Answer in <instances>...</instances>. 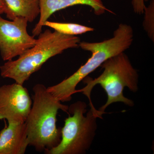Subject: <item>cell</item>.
<instances>
[{"label": "cell", "instance_id": "cell-1", "mask_svg": "<svg viewBox=\"0 0 154 154\" xmlns=\"http://www.w3.org/2000/svg\"><path fill=\"white\" fill-rule=\"evenodd\" d=\"M133 38L132 27L120 24L114 31L113 37L109 39L101 42H80L79 47L91 52V57L72 75L57 85L48 87L47 91L61 102L70 101L72 96L77 93L76 88L79 83L107 59L128 49Z\"/></svg>", "mask_w": 154, "mask_h": 154}, {"label": "cell", "instance_id": "cell-2", "mask_svg": "<svg viewBox=\"0 0 154 154\" xmlns=\"http://www.w3.org/2000/svg\"><path fill=\"white\" fill-rule=\"evenodd\" d=\"M33 91V103L25 121L28 143L37 151L45 152L60 143L61 128L57 127V116L60 110L68 113L69 107L63 105L42 84H36Z\"/></svg>", "mask_w": 154, "mask_h": 154}, {"label": "cell", "instance_id": "cell-3", "mask_svg": "<svg viewBox=\"0 0 154 154\" xmlns=\"http://www.w3.org/2000/svg\"><path fill=\"white\" fill-rule=\"evenodd\" d=\"M80 38L49 29L38 35L36 44L19 55L17 60L7 61L0 66L1 76L23 85L51 58L66 50L79 47Z\"/></svg>", "mask_w": 154, "mask_h": 154}, {"label": "cell", "instance_id": "cell-4", "mask_svg": "<svg viewBox=\"0 0 154 154\" xmlns=\"http://www.w3.org/2000/svg\"><path fill=\"white\" fill-rule=\"evenodd\" d=\"M104 69L102 74L94 79L89 78L84 81L86 86L77 92H82L87 96L91 109L96 110L91 100L92 90L97 85H101L107 94V102L99 108V111L104 114L109 105L116 102H122L129 107L134 103L123 95V90L127 87L136 93L138 90L139 75L133 66L128 56L122 52L105 61L101 66Z\"/></svg>", "mask_w": 154, "mask_h": 154}, {"label": "cell", "instance_id": "cell-5", "mask_svg": "<svg viewBox=\"0 0 154 154\" xmlns=\"http://www.w3.org/2000/svg\"><path fill=\"white\" fill-rule=\"evenodd\" d=\"M85 102L78 101L68 108L69 116L61 128L60 143L55 147L45 151L47 154H85L91 148L97 129V119L103 113L87 110Z\"/></svg>", "mask_w": 154, "mask_h": 154}, {"label": "cell", "instance_id": "cell-6", "mask_svg": "<svg viewBox=\"0 0 154 154\" xmlns=\"http://www.w3.org/2000/svg\"><path fill=\"white\" fill-rule=\"evenodd\" d=\"M28 22L23 17L8 21L0 16V52L4 61L12 60L36 44L27 31Z\"/></svg>", "mask_w": 154, "mask_h": 154}, {"label": "cell", "instance_id": "cell-7", "mask_svg": "<svg viewBox=\"0 0 154 154\" xmlns=\"http://www.w3.org/2000/svg\"><path fill=\"white\" fill-rule=\"evenodd\" d=\"M27 88L17 83L0 87V120L8 123H24L32 106Z\"/></svg>", "mask_w": 154, "mask_h": 154}, {"label": "cell", "instance_id": "cell-8", "mask_svg": "<svg viewBox=\"0 0 154 154\" xmlns=\"http://www.w3.org/2000/svg\"><path fill=\"white\" fill-rule=\"evenodd\" d=\"M78 5L91 7L95 14L98 16L102 15L107 11L114 14L106 8L101 0H40V17L38 23L32 30L33 36H38L42 32L44 22L54 13Z\"/></svg>", "mask_w": 154, "mask_h": 154}, {"label": "cell", "instance_id": "cell-9", "mask_svg": "<svg viewBox=\"0 0 154 154\" xmlns=\"http://www.w3.org/2000/svg\"><path fill=\"white\" fill-rule=\"evenodd\" d=\"M29 146L26 123H8L0 131V154H24Z\"/></svg>", "mask_w": 154, "mask_h": 154}, {"label": "cell", "instance_id": "cell-10", "mask_svg": "<svg viewBox=\"0 0 154 154\" xmlns=\"http://www.w3.org/2000/svg\"><path fill=\"white\" fill-rule=\"evenodd\" d=\"M7 18L13 20L23 17L32 22L40 15V0H4Z\"/></svg>", "mask_w": 154, "mask_h": 154}, {"label": "cell", "instance_id": "cell-11", "mask_svg": "<svg viewBox=\"0 0 154 154\" xmlns=\"http://www.w3.org/2000/svg\"><path fill=\"white\" fill-rule=\"evenodd\" d=\"M44 26L52 28L54 31L62 34L69 36H77L94 30V28L76 23L53 22L48 20L44 22Z\"/></svg>", "mask_w": 154, "mask_h": 154}, {"label": "cell", "instance_id": "cell-12", "mask_svg": "<svg viewBox=\"0 0 154 154\" xmlns=\"http://www.w3.org/2000/svg\"><path fill=\"white\" fill-rule=\"evenodd\" d=\"M143 27L150 38L154 42V2L152 0L148 7H145Z\"/></svg>", "mask_w": 154, "mask_h": 154}, {"label": "cell", "instance_id": "cell-13", "mask_svg": "<svg viewBox=\"0 0 154 154\" xmlns=\"http://www.w3.org/2000/svg\"><path fill=\"white\" fill-rule=\"evenodd\" d=\"M147 1L148 0H132L133 8L134 11L136 14H143L144 10L146 7L145 2Z\"/></svg>", "mask_w": 154, "mask_h": 154}, {"label": "cell", "instance_id": "cell-14", "mask_svg": "<svg viewBox=\"0 0 154 154\" xmlns=\"http://www.w3.org/2000/svg\"><path fill=\"white\" fill-rule=\"evenodd\" d=\"M5 6L4 0H0V16L5 13Z\"/></svg>", "mask_w": 154, "mask_h": 154}]
</instances>
